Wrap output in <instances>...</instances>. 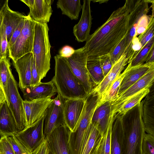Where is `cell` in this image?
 <instances>
[{
	"label": "cell",
	"instance_id": "cell-12",
	"mask_svg": "<svg viewBox=\"0 0 154 154\" xmlns=\"http://www.w3.org/2000/svg\"><path fill=\"white\" fill-rule=\"evenodd\" d=\"M70 131L64 124L56 128L45 136L51 154H70L68 146Z\"/></svg>",
	"mask_w": 154,
	"mask_h": 154
},
{
	"label": "cell",
	"instance_id": "cell-4",
	"mask_svg": "<svg viewBox=\"0 0 154 154\" xmlns=\"http://www.w3.org/2000/svg\"><path fill=\"white\" fill-rule=\"evenodd\" d=\"M49 30L47 23L35 22L32 52L41 80L50 69L51 45Z\"/></svg>",
	"mask_w": 154,
	"mask_h": 154
},
{
	"label": "cell",
	"instance_id": "cell-23",
	"mask_svg": "<svg viewBox=\"0 0 154 154\" xmlns=\"http://www.w3.org/2000/svg\"><path fill=\"white\" fill-rule=\"evenodd\" d=\"M143 105L142 119L145 132L154 136V84L150 91L145 97Z\"/></svg>",
	"mask_w": 154,
	"mask_h": 154
},
{
	"label": "cell",
	"instance_id": "cell-40",
	"mask_svg": "<svg viewBox=\"0 0 154 154\" xmlns=\"http://www.w3.org/2000/svg\"><path fill=\"white\" fill-rule=\"evenodd\" d=\"M151 16L145 14L140 18L136 29L134 37H137L145 31L149 23Z\"/></svg>",
	"mask_w": 154,
	"mask_h": 154
},
{
	"label": "cell",
	"instance_id": "cell-7",
	"mask_svg": "<svg viewBox=\"0 0 154 154\" xmlns=\"http://www.w3.org/2000/svg\"><path fill=\"white\" fill-rule=\"evenodd\" d=\"M88 57L82 47L75 50L70 57L66 58L72 71L83 87L87 95L96 87L87 68Z\"/></svg>",
	"mask_w": 154,
	"mask_h": 154
},
{
	"label": "cell",
	"instance_id": "cell-25",
	"mask_svg": "<svg viewBox=\"0 0 154 154\" xmlns=\"http://www.w3.org/2000/svg\"><path fill=\"white\" fill-rule=\"evenodd\" d=\"M115 117L111 135V154H121L123 137L122 115H118Z\"/></svg>",
	"mask_w": 154,
	"mask_h": 154
},
{
	"label": "cell",
	"instance_id": "cell-22",
	"mask_svg": "<svg viewBox=\"0 0 154 154\" xmlns=\"http://www.w3.org/2000/svg\"><path fill=\"white\" fill-rule=\"evenodd\" d=\"M128 64V69L121 82L118 96L149 71L154 69V63H145L132 67L131 66L130 63Z\"/></svg>",
	"mask_w": 154,
	"mask_h": 154
},
{
	"label": "cell",
	"instance_id": "cell-42",
	"mask_svg": "<svg viewBox=\"0 0 154 154\" xmlns=\"http://www.w3.org/2000/svg\"><path fill=\"white\" fill-rule=\"evenodd\" d=\"M25 17V16L17 26L10 38L8 42L9 47L14 44L20 33L24 25Z\"/></svg>",
	"mask_w": 154,
	"mask_h": 154
},
{
	"label": "cell",
	"instance_id": "cell-35",
	"mask_svg": "<svg viewBox=\"0 0 154 154\" xmlns=\"http://www.w3.org/2000/svg\"><path fill=\"white\" fill-rule=\"evenodd\" d=\"M109 53L111 59L114 64L125 52L126 48V40L125 37Z\"/></svg>",
	"mask_w": 154,
	"mask_h": 154
},
{
	"label": "cell",
	"instance_id": "cell-36",
	"mask_svg": "<svg viewBox=\"0 0 154 154\" xmlns=\"http://www.w3.org/2000/svg\"><path fill=\"white\" fill-rule=\"evenodd\" d=\"M142 154H154V136L145 134L142 144Z\"/></svg>",
	"mask_w": 154,
	"mask_h": 154
},
{
	"label": "cell",
	"instance_id": "cell-48",
	"mask_svg": "<svg viewBox=\"0 0 154 154\" xmlns=\"http://www.w3.org/2000/svg\"><path fill=\"white\" fill-rule=\"evenodd\" d=\"M6 0H0V10L4 5Z\"/></svg>",
	"mask_w": 154,
	"mask_h": 154
},
{
	"label": "cell",
	"instance_id": "cell-34",
	"mask_svg": "<svg viewBox=\"0 0 154 154\" xmlns=\"http://www.w3.org/2000/svg\"><path fill=\"white\" fill-rule=\"evenodd\" d=\"M151 15L149 22L147 28L145 31L140 34L138 37L141 44V49L154 37V15Z\"/></svg>",
	"mask_w": 154,
	"mask_h": 154
},
{
	"label": "cell",
	"instance_id": "cell-38",
	"mask_svg": "<svg viewBox=\"0 0 154 154\" xmlns=\"http://www.w3.org/2000/svg\"><path fill=\"white\" fill-rule=\"evenodd\" d=\"M15 154H32L14 136L8 137Z\"/></svg>",
	"mask_w": 154,
	"mask_h": 154
},
{
	"label": "cell",
	"instance_id": "cell-28",
	"mask_svg": "<svg viewBox=\"0 0 154 154\" xmlns=\"http://www.w3.org/2000/svg\"><path fill=\"white\" fill-rule=\"evenodd\" d=\"M86 67L92 81L96 86L104 78L99 56L88 57Z\"/></svg>",
	"mask_w": 154,
	"mask_h": 154
},
{
	"label": "cell",
	"instance_id": "cell-6",
	"mask_svg": "<svg viewBox=\"0 0 154 154\" xmlns=\"http://www.w3.org/2000/svg\"><path fill=\"white\" fill-rule=\"evenodd\" d=\"M35 21L28 14L25 16L24 23L20 35L9 48L8 57L13 62L25 55L32 52Z\"/></svg>",
	"mask_w": 154,
	"mask_h": 154
},
{
	"label": "cell",
	"instance_id": "cell-19",
	"mask_svg": "<svg viewBox=\"0 0 154 154\" xmlns=\"http://www.w3.org/2000/svg\"><path fill=\"white\" fill-rule=\"evenodd\" d=\"M128 59L124 52L113 64L111 69L100 83L97 86L93 92L100 97L107 91L128 63Z\"/></svg>",
	"mask_w": 154,
	"mask_h": 154
},
{
	"label": "cell",
	"instance_id": "cell-2",
	"mask_svg": "<svg viewBox=\"0 0 154 154\" xmlns=\"http://www.w3.org/2000/svg\"><path fill=\"white\" fill-rule=\"evenodd\" d=\"M143 100L122 115L123 137L121 154H142L145 131L142 119Z\"/></svg>",
	"mask_w": 154,
	"mask_h": 154
},
{
	"label": "cell",
	"instance_id": "cell-5",
	"mask_svg": "<svg viewBox=\"0 0 154 154\" xmlns=\"http://www.w3.org/2000/svg\"><path fill=\"white\" fill-rule=\"evenodd\" d=\"M18 84L11 72L7 82L5 94L6 101L13 115L19 132L26 127V120L23 100L18 91Z\"/></svg>",
	"mask_w": 154,
	"mask_h": 154
},
{
	"label": "cell",
	"instance_id": "cell-26",
	"mask_svg": "<svg viewBox=\"0 0 154 154\" xmlns=\"http://www.w3.org/2000/svg\"><path fill=\"white\" fill-rule=\"evenodd\" d=\"M111 105L109 101L97 106L93 113L91 122L97 124L103 134L108 126L111 118Z\"/></svg>",
	"mask_w": 154,
	"mask_h": 154
},
{
	"label": "cell",
	"instance_id": "cell-30",
	"mask_svg": "<svg viewBox=\"0 0 154 154\" xmlns=\"http://www.w3.org/2000/svg\"><path fill=\"white\" fill-rule=\"evenodd\" d=\"M150 87L146 88L128 98L119 106L114 118L123 115L128 111L140 103L150 91Z\"/></svg>",
	"mask_w": 154,
	"mask_h": 154
},
{
	"label": "cell",
	"instance_id": "cell-32",
	"mask_svg": "<svg viewBox=\"0 0 154 154\" xmlns=\"http://www.w3.org/2000/svg\"><path fill=\"white\" fill-rule=\"evenodd\" d=\"M114 119L113 117L111 116L107 129L103 134L102 141L95 154H111L110 138Z\"/></svg>",
	"mask_w": 154,
	"mask_h": 154
},
{
	"label": "cell",
	"instance_id": "cell-39",
	"mask_svg": "<svg viewBox=\"0 0 154 154\" xmlns=\"http://www.w3.org/2000/svg\"><path fill=\"white\" fill-rule=\"evenodd\" d=\"M100 61L104 77L111 69L113 64L109 53L99 56Z\"/></svg>",
	"mask_w": 154,
	"mask_h": 154
},
{
	"label": "cell",
	"instance_id": "cell-31",
	"mask_svg": "<svg viewBox=\"0 0 154 154\" xmlns=\"http://www.w3.org/2000/svg\"><path fill=\"white\" fill-rule=\"evenodd\" d=\"M154 47V37L135 54L129 63L131 66H134L144 63L149 52Z\"/></svg>",
	"mask_w": 154,
	"mask_h": 154
},
{
	"label": "cell",
	"instance_id": "cell-1",
	"mask_svg": "<svg viewBox=\"0 0 154 154\" xmlns=\"http://www.w3.org/2000/svg\"><path fill=\"white\" fill-rule=\"evenodd\" d=\"M128 15L125 2L90 35L83 47L88 57H97L109 53L119 43L128 32Z\"/></svg>",
	"mask_w": 154,
	"mask_h": 154
},
{
	"label": "cell",
	"instance_id": "cell-50",
	"mask_svg": "<svg viewBox=\"0 0 154 154\" xmlns=\"http://www.w3.org/2000/svg\"></svg>",
	"mask_w": 154,
	"mask_h": 154
},
{
	"label": "cell",
	"instance_id": "cell-44",
	"mask_svg": "<svg viewBox=\"0 0 154 154\" xmlns=\"http://www.w3.org/2000/svg\"><path fill=\"white\" fill-rule=\"evenodd\" d=\"M75 50L72 47L66 45L63 46L59 51V55L61 57L67 58L70 57L74 53Z\"/></svg>",
	"mask_w": 154,
	"mask_h": 154
},
{
	"label": "cell",
	"instance_id": "cell-11",
	"mask_svg": "<svg viewBox=\"0 0 154 154\" xmlns=\"http://www.w3.org/2000/svg\"><path fill=\"white\" fill-rule=\"evenodd\" d=\"M154 69L145 74L124 91L119 95L111 103V116L114 117L120 106L128 98L143 89L150 87L154 84Z\"/></svg>",
	"mask_w": 154,
	"mask_h": 154
},
{
	"label": "cell",
	"instance_id": "cell-8",
	"mask_svg": "<svg viewBox=\"0 0 154 154\" xmlns=\"http://www.w3.org/2000/svg\"><path fill=\"white\" fill-rule=\"evenodd\" d=\"M152 0H127L126 2L129 15L128 22V32L125 35L126 48L125 53L127 55L129 54L132 41L134 37L138 21L143 15L147 14L150 8L148 4Z\"/></svg>",
	"mask_w": 154,
	"mask_h": 154
},
{
	"label": "cell",
	"instance_id": "cell-46",
	"mask_svg": "<svg viewBox=\"0 0 154 154\" xmlns=\"http://www.w3.org/2000/svg\"><path fill=\"white\" fill-rule=\"evenodd\" d=\"M145 63H154V47L149 52L145 61Z\"/></svg>",
	"mask_w": 154,
	"mask_h": 154
},
{
	"label": "cell",
	"instance_id": "cell-27",
	"mask_svg": "<svg viewBox=\"0 0 154 154\" xmlns=\"http://www.w3.org/2000/svg\"><path fill=\"white\" fill-rule=\"evenodd\" d=\"M58 8L72 20H77L82 6L80 0H58L57 3Z\"/></svg>",
	"mask_w": 154,
	"mask_h": 154
},
{
	"label": "cell",
	"instance_id": "cell-9",
	"mask_svg": "<svg viewBox=\"0 0 154 154\" xmlns=\"http://www.w3.org/2000/svg\"><path fill=\"white\" fill-rule=\"evenodd\" d=\"M45 113L31 125L14 135L16 139L32 154L45 138L44 124Z\"/></svg>",
	"mask_w": 154,
	"mask_h": 154
},
{
	"label": "cell",
	"instance_id": "cell-3",
	"mask_svg": "<svg viewBox=\"0 0 154 154\" xmlns=\"http://www.w3.org/2000/svg\"><path fill=\"white\" fill-rule=\"evenodd\" d=\"M54 59L55 75L51 80L57 93L65 100L85 99L88 95L72 71L66 58L57 54Z\"/></svg>",
	"mask_w": 154,
	"mask_h": 154
},
{
	"label": "cell",
	"instance_id": "cell-17",
	"mask_svg": "<svg viewBox=\"0 0 154 154\" xmlns=\"http://www.w3.org/2000/svg\"><path fill=\"white\" fill-rule=\"evenodd\" d=\"M103 136L98 125L91 122L85 133L80 154H95Z\"/></svg>",
	"mask_w": 154,
	"mask_h": 154
},
{
	"label": "cell",
	"instance_id": "cell-33",
	"mask_svg": "<svg viewBox=\"0 0 154 154\" xmlns=\"http://www.w3.org/2000/svg\"><path fill=\"white\" fill-rule=\"evenodd\" d=\"M12 72L9 60L4 57L0 60V85L5 93L7 82Z\"/></svg>",
	"mask_w": 154,
	"mask_h": 154
},
{
	"label": "cell",
	"instance_id": "cell-49",
	"mask_svg": "<svg viewBox=\"0 0 154 154\" xmlns=\"http://www.w3.org/2000/svg\"><path fill=\"white\" fill-rule=\"evenodd\" d=\"M93 2H99V3L101 4L102 3H105L106 2H107L108 1V0H95V1H92Z\"/></svg>",
	"mask_w": 154,
	"mask_h": 154
},
{
	"label": "cell",
	"instance_id": "cell-41",
	"mask_svg": "<svg viewBox=\"0 0 154 154\" xmlns=\"http://www.w3.org/2000/svg\"><path fill=\"white\" fill-rule=\"evenodd\" d=\"M0 154H15L6 136L0 139Z\"/></svg>",
	"mask_w": 154,
	"mask_h": 154
},
{
	"label": "cell",
	"instance_id": "cell-37",
	"mask_svg": "<svg viewBox=\"0 0 154 154\" xmlns=\"http://www.w3.org/2000/svg\"><path fill=\"white\" fill-rule=\"evenodd\" d=\"M8 41L7 39L6 31L3 26L0 27V59L7 57L8 54Z\"/></svg>",
	"mask_w": 154,
	"mask_h": 154
},
{
	"label": "cell",
	"instance_id": "cell-29",
	"mask_svg": "<svg viewBox=\"0 0 154 154\" xmlns=\"http://www.w3.org/2000/svg\"><path fill=\"white\" fill-rule=\"evenodd\" d=\"M128 69V66L123 72L114 81L109 88L101 95L97 106L107 101H109L111 103L117 98L120 85Z\"/></svg>",
	"mask_w": 154,
	"mask_h": 154
},
{
	"label": "cell",
	"instance_id": "cell-45",
	"mask_svg": "<svg viewBox=\"0 0 154 154\" xmlns=\"http://www.w3.org/2000/svg\"><path fill=\"white\" fill-rule=\"evenodd\" d=\"M49 151L46 139L34 150L32 154H49Z\"/></svg>",
	"mask_w": 154,
	"mask_h": 154
},
{
	"label": "cell",
	"instance_id": "cell-16",
	"mask_svg": "<svg viewBox=\"0 0 154 154\" xmlns=\"http://www.w3.org/2000/svg\"><path fill=\"white\" fill-rule=\"evenodd\" d=\"M90 0H83L82 13L78 23L73 28V33L79 42L86 41L90 35L92 24V16Z\"/></svg>",
	"mask_w": 154,
	"mask_h": 154
},
{
	"label": "cell",
	"instance_id": "cell-13",
	"mask_svg": "<svg viewBox=\"0 0 154 154\" xmlns=\"http://www.w3.org/2000/svg\"><path fill=\"white\" fill-rule=\"evenodd\" d=\"M51 97H48L31 101L23 100L26 120V128L32 125L45 113L48 107L53 101Z\"/></svg>",
	"mask_w": 154,
	"mask_h": 154
},
{
	"label": "cell",
	"instance_id": "cell-47",
	"mask_svg": "<svg viewBox=\"0 0 154 154\" xmlns=\"http://www.w3.org/2000/svg\"><path fill=\"white\" fill-rule=\"evenodd\" d=\"M5 101H6V96L3 91L0 85V106Z\"/></svg>",
	"mask_w": 154,
	"mask_h": 154
},
{
	"label": "cell",
	"instance_id": "cell-10",
	"mask_svg": "<svg viewBox=\"0 0 154 154\" xmlns=\"http://www.w3.org/2000/svg\"><path fill=\"white\" fill-rule=\"evenodd\" d=\"M53 99L46 110L44 128L45 136L56 128L65 124L64 104L65 100L58 93Z\"/></svg>",
	"mask_w": 154,
	"mask_h": 154
},
{
	"label": "cell",
	"instance_id": "cell-43",
	"mask_svg": "<svg viewBox=\"0 0 154 154\" xmlns=\"http://www.w3.org/2000/svg\"><path fill=\"white\" fill-rule=\"evenodd\" d=\"M31 86H35L41 82V79L38 73L34 60L33 59L32 67Z\"/></svg>",
	"mask_w": 154,
	"mask_h": 154
},
{
	"label": "cell",
	"instance_id": "cell-18",
	"mask_svg": "<svg viewBox=\"0 0 154 154\" xmlns=\"http://www.w3.org/2000/svg\"><path fill=\"white\" fill-rule=\"evenodd\" d=\"M33 55L28 53L13 62L14 66L19 77L18 86L21 91L31 85L32 67Z\"/></svg>",
	"mask_w": 154,
	"mask_h": 154
},
{
	"label": "cell",
	"instance_id": "cell-24",
	"mask_svg": "<svg viewBox=\"0 0 154 154\" xmlns=\"http://www.w3.org/2000/svg\"><path fill=\"white\" fill-rule=\"evenodd\" d=\"M18 132L13 115L5 101L0 106V135L11 136Z\"/></svg>",
	"mask_w": 154,
	"mask_h": 154
},
{
	"label": "cell",
	"instance_id": "cell-20",
	"mask_svg": "<svg viewBox=\"0 0 154 154\" xmlns=\"http://www.w3.org/2000/svg\"><path fill=\"white\" fill-rule=\"evenodd\" d=\"M25 16L11 10L6 0L0 10V27L5 28L7 39L9 42L14 31Z\"/></svg>",
	"mask_w": 154,
	"mask_h": 154
},
{
	"label": "cell",
	"instance_id": "cell-15",
	"mask_svg": "<svg viewBox=\"0 0 154 154\" xmlns=\"http://www.w3.org/2000/svg\"><path fill=\"white\" fill-rule=\"evenodd\" d=\"M29 8V14L35 22L48 23L52 14L51 0H20Z\"/></svg>",
	"mask_w": 154,
	"mask_h": 154
},
{
	"label": "cell",
	"instance_id": "cell-21",
	"mask_svg": "<svg viewBox=\"0 0 154 154\" xmlns=\"http://www.w3.org/2000/svg\"><path fill=\"white\" fill-rule=\"evenodd\" d=\"M24 100L31 101L48 97H52L57 93L52 81L47 82H40L33 86L26 87L21 90Z\"/></svg>",
	"mask_w": 154,
	"mask_h": 154
},
{
	"label": "cell",
	"instance_id": "cell-14",
	"mask_svg": "<svg viewBox=\"0 0 154 154\" xmlns=\"http://www.w3.org/2000/svg\"><path fill=\"white\" fill-rule=\"evenodd\" d=\"M85 99L65 100L64 104L65 124L71 132H74L76 129L84 105Z\"/></svg>",
	"mask_w": 154,
	"mask_h": 154
}]
</instances>
